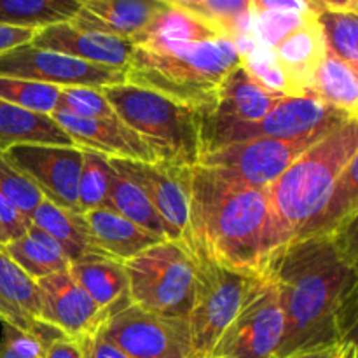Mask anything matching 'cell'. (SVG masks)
<instances>
[{"label":"cell","mask_w":358,"mask_h":358,"mask_svg":"<svg viewBox=\"0 0 358 358\" xmlns=\"http://www.w3.org/2000/svg\"><path fill=\"white\" fill-rule=\"evenodd\" d=\"M285 331L278 287L268 271L255 276L247 297L212 355L220 358H276Z\"/></svg>","instance_id":"cell-9"},{"label":"cell","mask_w":358,"mask_h":358,"mask_svg":"<svg viewBox=\"0 0 358 358\" xmlns=\"http://www.w3.org/2000/svg\"><path fill=\"white\" fill-rule=\"evenodd\" d=\"M80 222L93 254L107 255L124 262L159 243L161 238L108 208H94L80 213Z\"/></svg>","instance_id":"cell-19"},{"label":"cell","mask_w":358,"mask_h":358,"mask_svg":"<svg viewBox=\"0 0 358 358\" xmlns=\"http://www.w3.org/2000/svg\"><path fill=\"white\" fill-rule=\"evenodd\" d=\"M122 264L133 304L166 317L187 318L196 278V255L187 241H159Z\"/></svg>","instance_id":"cell-6"},{"label":"cell","mask_w":358,"mask_h":358,"mask_svg":"<svg viewBox=\"0 0 358 358\" xmlns=\"http://www.w3.org/2000/svg\"><path fill=\"white\" fill-rule=\"evenodd\" d=\"M103 208L119 213L129 222L156 234L161 240H170L166 226L152 206V203L149 201V198L140 191L138 185H135L129 178H126L124 175L115 170L112 173L110 189H108Z\"/></svg>","instance_id":"cell-28"},{"label":"cell","mask_w":358,"mask_h":358,"mask_svg":"<svg viewBox=\"0 0 358 358\" xmlns=\"http://www.w3.org/2000/svg\"><path fill=\"white\" fill-rule=\"evenodd\" d=\"M206 358H220V357H213V355H210V357H206Z\"/></svg>","instance_id":"cell-50"},{"label":"cell","mask_w":358,"mask_h":358,"mask_svg":"<svg viewBox=\"0 0 358 358\" xmlns=\"http://www.w3.org/2000/svg\"><path fill=\"white\" fill-rule=\"evenodd\" d=\"M345 343H341V345L336 348V352H334V355H332V358H343V346H345Z\"/></svg>","instance_id":"cell-49"},{"label":"cell","mask_w":358,"mask_h":358,"mask_svg":"<svg viewBox=\"0 0 358 358\" xmlns=\"http://www.w3.org/2000/svg\"><path fill=\"white\" fill-rule=\"evenodd\" d=\"M240 63L236 45L227 37L166 51L135 45L124 76L126 83L163 94L205 117L213 114L224 79Z\"/></svg>","instance_id":"cell-3"},{"label":"cell","mask_w":358,"mask_h":358,"mask_svg":"<svg viewBox=\"0 0 358 358\" xmlns=\"http://www.w3.org/2000/svg\"><path fill=\"white\" fill-rule=\"evenodd\" d=\"M357 220L332 234L292 240L268 273L278 287L285 331L276 358L332 348L357 324Z\"/></svg>","instance_id":"cell-1"},{"label":"cell","mask_w":358,"mask_h":358,"mask_svg":"<svg viewBox=\"0 0 358 358\" xmlns=\"http://www.w3.org/2000/svg\"><path fill=\"white\" fill-rule=\"evenodd\" d=\"M339 346V345H338ZM338 346H332V348H320V350H310V352H299V353H292L289 357L283 358H332L334 355L336 348Z\"/></svg>","instance_id":"cell-47"},{"label":"cell","mask_w":358,"mask_h":358,"mask_svg":"<svg viewBox=\"0 0 358 358\" xmlns=\"http://www.w3.org/2000/svg\"><path fill=\"white\" fill-rule=\"evenodd\" d=\"M357 2H358V0H357Z\"/></svg>","instance_id":"cell-53"},{"label":"cell","mask_w":358,"mask_h":358,"mask_svg":"<svg viewBox=\"0 0 358 358\" xmlns=\"http://www.w3.org/2000/svg\"><path fill=\"white\" fill-rule=\"evenodd\" d=\"M2 248L34 280L44 278V276L52 275L56 271H65L70 266V261L63 254V250L45 247V245L35 241L31 236H28L27 233L13 240L10 243L3 245Z\"/></svg>","instance_id":"cell-32"},{"label":"cell","mask_w":358,"mask_h":358,"mask_svg":"<svg viewBox=\"0 0 358 358\" xmlns=\"http://www.w3.org/2000/svg\"><path fill=\"white\" fill-rule=\"evenodd\" d=\"M315 13H292V10H269L252 16V34L259 44L273 49L294 30L303 27Z\"/></svg>","instance_id":"cell-35"},{"label":"cell","mask_w":358,"mask_h":358,"mask_svg":"<svg viewBox=\"0 0 358 358\" xmlns=\"http://www.w3.org/2000/svg\"><path fill=\"white\" fill-rule=\"evenodd\" d=\"M79 2H84V0H79Z\"/></svg>","instance_id":"cell-52"},{"label":"cell","mask_w":358,"mask_h":358,"mask_svg":"<svg viewBox=\"0 0 358 358\" xmlns=\"http://www.w3.org/2000/svg\"><path fill=\"white\" fill-rule=\"evenodd\" d=\"M30 44L122 72L128 70L135 49V45L124 38L77 27L70 21L41 28L35 31Z\"/></svg>","instance_id":"cell-16"},{"label":"cell","mask_w":358,"mask_h":358,"mask_svg":"<svg viewBox=\"0 0 358 358\" xmlns=\"http://www.w3.org/2000/svg\"><path fill=\"white\" fill-rule=\"evenodd\" d=\"M77 343H79L84 358H129L114 343L108 341L100 331H94L93 334L77 339Z\"/></svg>","instance_id":"cell-42"},{"label":"cell","mask_w":358,"mask_h":358,"mask_svg":"<svg viewBox=\"0 0 358 358\" xmlns=\"http://www.w3.org/2000/svg\"><path fill=\"white\" fill-rule=\"evenodd\" d=\"M282 98V94L271 93L259 86L240 63L224 79L215 110L210 115L254 122L264 117Z\"/></svg>","instance_id":"cell-23"},{"label":"cell","mask_w":358,"mask_h":358,"mask_svg":"<svg viewBox=\"0 0 358 358\" xmlns=\"http://www.w3.org/2000/svg\"><path fill=\"white\" fill-rule=\"evenodd\" d=\"M69 273L101 311L103 322L131 304L124 264L107 255L87 254L70 262Z\"/></svg>","instance_id":"cell-20"},{"label":"cell","mask_w":358,"mask_h":358,"mask_svg":"<svg viewBox=\"0 0 358 358\" xmlns=\"http://www.w3.org/2000/svg\"><path fill=\"white\" fill-rule=\"evenodd\" d=\"M56 110L69 112L86 119H114L117 114L100 90L84 86L59 87V98Z\"/></svg>","instance_id":"cell-36"},{"label":"cell","mask_w":358,"mask_h":358,"mask_svg":"<svg viewBox=\"0 0 358 358\" xmlns=\"http://www.w3.org/2000/svg\"><path fill=\"white\" fill-rule=\"evenodd\" d=\"M112 173H114V168L108 163L107 156L84 149L83 170H80L79 185H77L79 213L103 208L108 189H110Z\"/></svg>","instance_id":"cell-33"},{"label":"cell","mask_w":358,"mask_h":358,"mask_svg":"<svg viewBox=\"0 0 358 358\" xmlns=\"http://www.w3.org/2000/svg\"><path fill=\"white\" fill-rule=\"evenodd\" d=\"M108 163L149 198L163 219L170 240H184L189 220L191 168L173 166L163 161L143 163L117 157H108Z\"/></svg>","instance_id":"cell-14"},{"label":"cell","mask_w":358,"mask_h":358,"mask_svg":"<svg viewBox=\"0 0 358 358\" xmlns=\"http://www.w3.org/2000/svg\"><path fill=\"white\" fill-rule=\"evenodd\" d=\"M0 192L23 213L28 217V213L44 199L42 192L31 184L28 178L17 173L13 166L6 161L2 150H0Z\"/></svg>","instance_id":"cell-38"},{"label":"cell","mask_w":358,"mask_h":358,"mask_svg":"<svg viewBox=\"0 0 358 358\" xmlns=\"http://www.w3.org/2000/svg\"><path fill=\"white\" fill-rule=\"evenodd\" d=\"M117 117L149 145L157 161L182 168L199 163L203 115L129 83L101 87Z\"/></svg>","instance_id":"cell-5"},{"label":"cell","mask_w":358,"mask_h":358,"mask_svg":"<svg viewBox=\"0 0 358 358\" xmlns=\"http://www.w3.org/2000/svg\"><path fill=\"white\" fill-rule=\"evenodd\" d=\"M0 76L35 80L56 87L84 86L101 90L126 83L122 70L94 65L51 49L35 48L27 42L0 55Z\"/></svg>","instance_id":"cell-13"},{"label":"cell","mask_w":358,"mask_h":358,"mask_svg":"<svg viewBox=\"0 0 358 358\" xmlns=\"http://www.w3.org/2000/svg\"><path fill=\"white\" fill-rule=\"evenodd\" d=\"M79 10V0H0V24L41 30L69 23Z\"/></svg>","instance_id":"cell-29"},{"label":"cell","mask_w":358,"mask_h":358,"mask_svg":"<svg viewBox=\"0 0 358 358\" xmlns=\"http://www.w3.org/2000/svg\"><path fill=\"white\" fill-rule=\"evenodd\" d=\"M358 154V119H348L304 150L268 187L290 241L306 238L339 175Z\"/></svg>","instance_id":"cell-4"},{"label":"cell","mask_w":358,"mask_h":358,"mask_svg":"<svg viewBox=\"0 0 358 358\" xmlns=\"http://www.w3.org/2000/svg\"><path fill=\"white\" fill-rule=\"evenodd\" d=\"M324 10H353L357 13V0H313Z\"/></svg>","instance_id":"cell-46"},{"label":"cell","mask_w":358,"mask_h":358,"mask_svg":"<svg viewBox=\"0 0 358 358\" xmlns=\"http://www.w3.org/2000/svg\"><path fill=\"white\" fill-rule=\"evenodd\" d=\"M348 119L358 117H350L310 91L301 96H283L264 117L254 122L205 115L201 119L203 152L257 138H303L318 131H331Z\"/></svg>","instance_id":"cell-7"},{"label":"cell","mask_w":358,"mask_h":358,"mask_svg":"<svg viewBox=\"0 0 358 358\" xmlns=\"http://www.w3.org/2000/svg\"><path fill=\"white\" fill-rule=\"evenodd\" d=\"M0 317L2 322L30 332L41 320L37 282L27 275L0 247Z\"/></svg>","instance_id":"cell-22"},{"label":"cell","mask_w":358,"mask_h":358,"mask_svg":"<svg viewBox=\"0 0 358 358\" xmlns=\"http://www.w3.org/2000/svg\"><path fill=\"white\" fill-rule=\"evenodd\" d=\"M0 322H2V317H0Z\"/></svg>","instance_id":"cell-51"},{"label":"cell","mask_w":358,"mask_h":358,"mask_svg":"<svg viewBox=\"0 0 358 358\" xmlns=\"http://www.w3.org/2000/svg\"><path fill=\"white\" fill-rule=\"evenodd\" d=\"M205 9L208 20L231 41L252 30L248 0H205Z\"/></svg>","instance_id":"cell-37"},{"label":"cell","mask_w":358,"mask_h":358,"mask_svg":"<svg viewBox=\"0 0 358 358\" xmlns=\"http://www.w3.org/2000/svg\"><path fill=\"white\" fill-rule=\"evenodd\" d=\"M358 154L350 159L343 173L339 175L331 198L325 203L324 210L311 226L308 236L317 234H332L343 229L350 222L357 220L358 213ZM306 236V238H308Z\"/></svg>","instance_id":"cell-30"},{"label":"cell","mask_w":358,"mask_h":358,"mask_svg":"<svg viewBox=\"0 0 358 358\" xmlns=\"http://www.w3.org/2000/svg\"><path fill=\"white\" fill-rule=\"evenodd\" d=\"M318 24L327 52L358 70V16L353 10H320Z\"/></svg>","instance_id":"cell-31"},{"label":"cell","mask_w":358,"mask_h":358,"mask_svg":"<svg viewBox=\"0 0 358 358\" xmlns=\"http://www.w3.org/2000/svg\"><path fill=\"white\" fill-rule=\"evenodd\" d=\"M184 240L196 255L243 275L268 271L290 236L268 187H254L219 168H191Z\"/></svg>","instance_id":"cell-2"},{"label":"cell","mask_w":358,"mask_h":358,"mask_svg":"<svg viewBox=\"0 0 358 358\" xmlns=\"http://www.w3.org/2000/svg\"><path fill=\"white\" fill-rule=\"evenodd\" d=\"M27 226V217L0 192V247L23 236Z\"/></svg>","instance_id":"cell-40"},{"label":"cell","mask_w":358,"mask_h":358,"mask_svg":"<svg viewBox=\"0 0 358 358\" xmlns=\"http://www.w3.org/2000/svg\"><path fill=\"white\" fill-rule=\"evenodd\" d=\"M310 93L331 107L345 112L350 117H358V76L348 63L327 52L315 72Z\"/></svg>","instance_id":"cell-27"},{"label":"cell","mask_w":358,"mask_h":358,"mask_svg":"<svg viewBox=\"0 0 358 358\" xmlns=\"http://www.w3.org/2000/svg\"><path fill=\"white\" fill-rule=\"evenodd\" d=\"M51 117L80 149L93 150L117 159L143 161V163L157 161L149 145L119 117L86 119L62 110H55Z\"/></svg>","instance_id":"cell-17"},{"label":"cell","mask_w":358,"mask_h":358,"mask_svg":"<svg viewBox=\"0 0 358 358\" xmlns=\"http://www.w3.org/2000/svg\"><path fill=\"white\" fill-rule=\"evenodd\" d=\"M215 37H226V35H222L215 24L203 20L198 14L168 6L150 24L142 41L135 45L150 51H166V49L210 41Z\"/></svg>","instance_id":"cell-24"},{"label":"cell","mask_w":358,"mask_h":358,"mask_svg":"<svg viewBox=\"0 0 358 358\" xmlns=\"http://www.w3.org/2000/svg\"><path fill=\"white\" fill-rule=\"evenodd\" d=\"M248 9H250V16L269 13V10H292V13L315 14L324 10L313 0H248Z\"/></svg>","instance_id":"cell-41"},{"label":"cell","mask_w":358,"mask_h":358,"mask_svg":"<svg viewBox=\"0 0 358 358\" xmlns=\"http://www.w3.org/2000/svg\"><path fill=\"white\" fill-rule=\"evenodd\" d=\"M343 358H357L355 341H346L343 346Z\"/></svg>","instance_id":"cell-48"},{"label":"cell","mask_w":358,"mask_h":358,"mask_svg":"<svg viewBox=\"0 0 358 358\" xmlns=\"http://www.w3.org/2000/svg\"><path fill=\"white\" fill-rule=\"evenodd\" d=\"M273 52L296 96L308 93L315 72L327 55L317 14L273 48Z\"/></svg>","instance_id":"cell-21"},{"label":"cell","mask_w":358,"mask_h":358,"mask_svg":"<svg viewBox=\"0 0 358 358\" xmlns=\"http://www.w3.org/2000/svg\"><path fill=\"white\" fill-rule=\"evenodd\" d=\"M331 131H318L296 140L257 138L229 143L205 150L198 164L219 168L254 187H269L304 150Z\"/></svg>","instance_id":"cell-11"},{"label":"cell","mask_w":358,"mask_h":358,"mask_svg":"<svg viewBox=\"0 0 358 358\" xmlns=\"http://www.w3.org/2000/svg\"><path fill=\"white\" fill-rule=\"evenodd\" d=\"M166 7L159 0H84L70 23L124 38L135 45Z\"/></svg>","instance_id":"cell-18"},{"label":"cell","mask_w":358,"mask_h":358,"mask_svg":"<svg viewBox=\"0 0 358 358\" xmlns=\"http://www.w3.org/2000/svg\"><path fill=\"white\" fill-rule=\"evenodd\" d=\"M41 297V320L66 338L80 339L103 324L100 308L70 276L69 269L35 280Z\"/></svg>","instance_id":"cell-15"},{"label":"cell","mask_w":358,"mask_h":358,"mask_svg":"<svg viewBox=\"0 0 358 358\" xmlns=\"http://www.w3.org/2000/svg\"><path fill=\"white\" fill-rule=\"evenodd\" d=\"M3 331L0 339V358H44L45 343L31 332L21 331L2 322Z\"/></svg>","instance_id":"cell-39"},{"label":"cell","mask_w":358,"mask_h":358,"mask_svg":"<svg viewBox=\"0 0 358 358\" xmlns=\"http://www.w3.org/2000/svg\"><path fill=\"white\" fill-rule=\"evenodd\" d=\"M254 278L196 255L194 296L187 315L191 334L189 358L212 355L219 339L240 311Z\"/></svg>","instance_id":"cell-8"},{"label":"cell","mask_w":358,"mask_h":358,"mask_svg":"<svg viewBox=\"0 0 358 358\" xmlns=\"http://www.w3.org/2000/svg\"><path fill=\"white\" fill-rule=\"evenodd\" d=\"M84 149L76 145L16 143L3 150L7 163L31 182L45 199L79 213V185Z\"/></svg>","instance_id":"cell-12"},{"label":"cell","mask_w":358,"mask_h":358,"mask_svg":"<svg viewBox=\"0 0 358 358\" xmlns=\"http://www.w3.org/2000/svg\"><path fill=\"white\" fill-rule=\"evenodd\" d=\"M59 87L0 76V100L37 114L51 115L58 107Z\"/></svg>","instance_id":"cell-34"},{"label":"cell","mask_w":358,"mask_h":358,"mask_svg":"<svg viewBox=\"0 0 358 358\" xmlns=\"http://www.w3.org/2000/svg\"><path fill=\"white\" fill-rule=\"evenodd\" d=\"M98 331L129 358H189L191 353L187 318L154 313L133 303Z\"/></svg>","instance_id":"cell-10"},{"label":"cell","mask_w":358,"mask_h":358,"mask_svg":"<svg viewBox=\"0 0 358 358\" xmlns=\"http://www.w3.org/2000/svg\"><path fill=\"white\" fill-rule=\"evenodd\" d=\"M159 2H163L164 6L178 7V9H185V10H189V13H192V14H198V16H201L203 20L210 21L208 16H206L205 0H159ZM210 23H212V21H210Z\"/></svg>","instance_id":"cell-45"},{"label":"cell","mask_w":358,"mask_h":358,"mask_svg":"<svg viewBox=\"0 0 358 358\" xmlns=\"http://www.w3.org/2000/svg\"><path fill=\"white\" fill-rule=\"evenodd\" d=\"M35 31L31 28H17L9 24H0V55L9 49L17 48L21 44H27L34 38Z\"/></svg>","instance_id":"cell-43"},{"label":"cell","mask_w":358,"mask_h":358,"mask_svg":"<svg viewBox=\"0 0 358 358\" xmlns=\"http://www.w3.org/2000/svg\"><path fill=\"white\" fill-rule=\"evenodd\" d=\"M27 220L55 238L70 262L93 254L87 234L80 222V213L62 208L44 198L28 213Z\"/></svg>","instance_id":"cell-26"},{"label":"cell","mask_w":358,"mask_h":358,"mask_svg":"<svg viewBox=\"0 0 358 358\" xmlns=\"http://www.w3.org/2000/svg\"><path fill=\"white\" fill-rule=\"evenodd\" d=\"M44 358H84L77 339L59 336L45 346Z\"/></svg>","instance_id":"cell-44"},{"label":"cell","mask_w":358,"mask_h":358,"mask_svg":"<svg viewBox=\"0 0 358 358\" xmlns=\"http://www.w3.org/2000/svg\"><path fill=\"white\" fill-rule=\"evenodd\" d=\"M16 143L76 145L51 115L30 112L0 100V150L3 152Z\"/></svg>","instance_id":"cell-25"}]
</instances>
